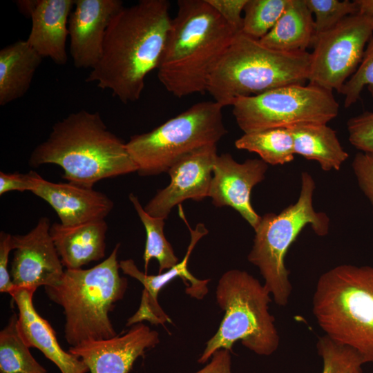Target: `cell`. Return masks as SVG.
<instances>
[{
  "mask_svg": "<svg viewBox=\"0 0 373 373\" xmlns=\"http://www.w3.org/2000/svg\"><path fill=\"white\" fill-rule=\"evenodd\" d=\"M295 154L316 161L325 171L339 170L349 157L336 132L327 124H308L289 128Z\"/></svg>",
  "mask_w": 373,
  "mask_h": 373,
  "instance_id": "obj_24",
  "label": "cell"
},
{
  "mask_svg": "<svg viewBox=\"0 0 373 373\" xmlns=\"http://www.w3.org/2000/svg\"><path fill=\"white\" fill-rule=\"evenodd\" d=\"M372 37L371 25L358 13L318 35L312 44L309 83L339 93L361 62Z\"/></svg>",
  "mask_w": 373,
  "mask_h": 373,
  "instance_id": "obj_11",
  "label": "cell"
},
{
  "mask_svg": "<svg viewBox=\"0 0 373 373\" xmlns=\"http://www.w3.org/2000/svg\"><path fill=\"white\" fill-rule=\"evenodd\" d=\"M314 19L305 0H289L273 28L259 41L278 51L300 52L312 46Z\"/></svg>",
  "mask_w": 373,
  "mask_h": 373,
  "instance_id": "obj_23",
  "label": "cell"
},
{
  "mask_svg": "<svg viewBox=\"0 0 373 373\" xmlns=\"http://www.w3.org/2000/svg\"><path fill=\"white\" fill-rule=\"evenodd\" d=\"M35 291L15 288L10 295L16 304L19 332L29 347H35L51 361L61 373H86L88 368L82 360L60 346L54 329L41 317L32 303Z\"/></svg>",
  "mask_w": 373,
  "mask_h": 373,
  "instance_id": "obj_20",
  "label": "cell"
},
{
  "mask_svg": "<svg viewBox=\"0 0 373 373\" xmlns=\"http://www.w3.org/2000/svg\"><path fill=\"white\" fill-rule=\"evenodd\" d=\"M19 10L31 17L28 44L44 58L58 65L68 60L66 50L68 19L75 0L18 1Z\"/></svg>",
  "mask_w": 373,
  "mask_h": 373,
  "instance_id": "obj_18",
  "label": "cell"
},
{
  "mask_svg": "<svg viewBox=\"0 0 373 373\" xmlns=\"http://www.w3.org/2000/svg\"><path fill=\"white\" fill-rule=\"evenodd\" d=\"M129 200L146 231V244L143 254L144 273L147 274L149 264L152 258H155L159 263L158 274L171 269L179 262V259L165 237L164 219L149 215L133 193L129 194Z\"/></svg>",
  "mask_w": 373,
  "mask_h": 373,
  "instance_id": "obj_27",
  "label": "cell"
},
{
  "mask_svg": "<svg viewBox=\"0 0 373 373\" xmlns=\"http://www.w3.org/2000/svg\"><path fill=\"white\" fill-rule=\"evenodd\" d=\"M218 156L216 145L200 148L173 165L169 184L157 191L144 207L151 216L166 219L172 209L185 200L200 201L209 197L213 169Z\"/></svg>",
  "mask_w": 373,
  "mask_h": 373,
  "instance_id": "obj_13",
  "label": "cell"
},
{
  "mask_svg": "<svg viewBox=\"0 0 373 373\" xmlns=\"http://www.w3.org/2000/svg\"><path fill=\"white\" fill-rule=\"evenodd\" d=\"M50 220L39 219L24 235H12L15 249L10 276L15 288L36 291L40 286L56 284L65 269L50 233Z\"/></svg>",
  "mask_w": 373,
  "mask_h": 373,
  "instance_id": "obj_12",
  "label": "cell"
},
{
  "mask_svg": "<svg viewBox=\"0 0 373 373\" xmlns=\"http://www.w3.org/2000/svg\"><path fill=\"white\" fill-rule=\"evenodd\" d=\"M352 373H363V371L354 372H352Z\"/></svg>",
  "mask_w": 373,
  "mask_h": 373,
  "instance_id": "obj_39",
  "label": "cell"
},
{
  "mask_svg": "<svg viewBox=\"0 0 373 373\" xmlns=\"http://www.w3.org/2000/svg\"><path fill=\"white\" fill-rule=\"evenodd\" d=\"M159 343L158 332L139 323L123 335L86 341L68 352L82 360L90 373H128L137 358Z\"/></svg>",
  "mask_w": 373,
  "mask_h": 373,
  "instance_id": "obj_15",
  "label": "cell"
},
{
  "mask_svg": "<svg viewBox=\"0 0 373 373\" xmlns=\"http://www.w3.org/2000/svg\"><path fill=\"white\" fill-rule=\"evenodd\" d=\"M350 142L361 152L373 154V112L365 111L347 122Z\"/></svg>",
  "mask_w": 373,
  "mask_h": 373,
  "instance_id": "obj_32",
  "label": "cell"
},
{
  "mask_svg": "<svg viewBox=\"0 0 373 373\" xmlns=\"http://www.w3.org/2000/svg\"><path fill=\"white\" fill-rule=\"evenodd\" d=\"M305 2L315 16L314 39L333 28L347 17L358 13L355 0H305Z\"/></svg>",
  "mask_w": 373,
  "mask_h": 373,
  "instance_id": "obj_30",
  "label": "cell"
},
{
  "mask_svg": "<svg viewBox=\"0 0 373 373\" xmlns=\"http://www.w3.org/2000/svg\"><path fill=\"white\" fill-rule=\"evenodd\" d=\"M352 166L358 186L373 207V154L356 153Z\"/></svg>",
  "mask_w": 373,
  "mask_h": 373,
  "instance_id": "obj_33",
  "label": "cell"
},
{
  "mask_svg": "<svg viewBox=\"0 0 373 373\" xmlns=\"http://www.w3.org/2000/svg\"><path fill=\"white\" fill-rule=\"evenodd\" d=\"M32 193L52 207L64 227L105 220L114 206L106 194L93 188L52 182L41 175Z\"/></svg>",
  "mask_w": 373,
  "mask_h": 373,
  "instance_id": "obj_19",
  "label": "cell"
},
{
  "mask_svg": "<svg viewBox=\"0 0 373 373\" xmlns=\"http://www.w3.org/2000/svg\"><path fill=\"white\" fill-rule=\"evenodd\" d=\"M107 230L105 220H99L72 227L53 223L50 233L63 266L76 269L105 257Z\"/></svg>",
  "mask_w": 373,
  "mask_h": 373,
  "instance_id": "obj_21",
  "label": "cell"
},
{
  "mask_svg": "<svg viewBox=\"0 0 373 373\" xmlns=\"http://www.w3.org/2000/svg\"><path fill=\"white\" fill-rule=\"evenodd\" d=\"M222 19L237 32L242 27L245 6L247 0H207Z\"/></svg>",
  "mask_w": 373,
  "mask_h": 373,
  "instance_id": "obj_34",
  "label": "cell"
},
{
  "mask_svg": "<svg viewBox=\"0 0 373 373\" xmlns=\"http://www.w3.org/2000/svg\"><path fill=\"white\" fill-rule=\"evenodd\" d=\"M222 108L214 100L200 102L151 131L131 136L126 146L138 174L167 173L188 154L216 145L227 133Z\"/></svg>",
  "mask_w": 373,
  "mask_h": 373,
  "instance_id": "obj_9",
  "label": "cell"
},
{
  "mask_svg": "<svg viewBox=\"0 0 373 373\" xmlns=\"http://www.w3.org/2000/svg\"><path fill=\"white\" fill-rule=\"evenodd\" d=\"M310 61L311 53L307 50H275L238 32L213 69L207 92L224 107L232 106L240 97L285 86L305 85Z\"/></svg>",
  "mask_w": 373,
  "mask_h": 373,
  "instance_id": "obj_5",
  "label": "cell"
},
{
  "mask_svg": "<svg viewBox=\"0 0 373 373\" xmlns=\"http://www.w3.org/2000/svg\"><path fill=\"white\" fill-rule=\"evenodd\" d=\"M12 235L0 233V292L10 294L15 287L8 271L9 254L14 250Z\"/></svg>",
  "mask_w": 373,
  "mask_h": 373,
  "instance_id": "obj_36",
  "label": "cell"
},
{
  "mask_svg": "<svg viewBox=\"0 0 373 373\" xmlns=\"http://www.w3.org/2000/svg\"><path fill=\"white\" fill-rule=\"evenodd\" d=\"M40 175L30 171L27 173L0 172V195L17 191L32 192Z\"/></svg>",
  "mask_w": 373,
  "mask_h": 373,
  "instance_id": "obj_35",
  "label": "cell"
},
{
  "mask_svg": "<svg viewBox=\"0 0 373 373\" xmlns=\"http://www.w3.org/2000/svg\"><path fill=\"white\" fill-rule=\"evenodd\" d=\"M186 223L191 233V242L183 260L171 269L157 275H148L141 271L132 259L122 260L119 262V269L122 272L139 280L143 285L141 302L138 310L151 324L164 326L166 322L171 323V318L163 311L157 300L160 291L169 282L177 277H180L191 283L190 289L186 292L196 298H202L207 292L208 280H200L195 278L188 270L189 258L198 241L207 234L208 230L204 224H198L195 229H191L186 221L183 211L179 213Z\"/></svg>",
  "mask_w": 373,
  "mask_h": 373,
  "instance_id": "obj_17",
  "label": "cell"
},
{
  "mask_svg": "<svg viewBox=\"0 0 373 373\" xmlns=\"http://www.w3.org/2000/svg\"><path fill=\"white\" fill-rule=\"evenodd\" d=\"M238 149L257 153L267 164L283 165L294 158L289 128H275L244 133L235 141Z\"/></svg>",
  "mask_w": 373,
  "mask_h": 373,
  "instance_id": "obj_25",
  "label": "cell"
},
{
  "mask_svg": "<svg viewBox=\"0 0 373 373\" xmlns=\"http://www.w3.org/2000/svg\"><path fill=\"white\" fill-rule=\"evenodd\" d=\"M216 298L224 315L217 332L206 343L198 363H206L218 350L231 351L238 341L260 356L277 350L280 337L269 312L270 293L265 285L245 271L228 270L218 280Z\"/></svg>",
  "mask_w": 373,
  "mask_h": 373,
  "instance_id": "obj_7",
  "label": "cell"
},
{
  "mask_svg": "<svg viewBox=\"0 0 373 373\" xmlns=\"http://www.w3.org/2000/svg\"><path fill=\"white\" fill-rule=\"evenodd\" d=\"M315 181L307 172L301 174V188L297 201L279 213L261 216L254 229L255 236L248 260L257 267L265 286L279 306L288 304L292 286L285 258L289 248L308 224L319 236L329 231V219L313 207Z\"/></svg>",
  "mask_w": 373,
  "mask_h": 373,
  "instance_id": "obj_8",
  "label": "cell"
},
{
  "mask_svg": "<svg viewBox=\"0 0 373 373\" xmlns=\"http://www.w3.org/2000/svg\"><path fill=\"white\" fill-rule=\"evenodd\" d=\"M123 7L120 0H75L68 28L76 68L92 70L98 64L108 25Z\"/></svg>",
  "mask_w": 373,
  "mask_h": 373,
  "instance_id": "obj_16",
  "label": "cell"
},
{
  "mask_svg": "<svg viewBox=\"0 0 373 373\" xmlns=\"http://www.w3.org/2000/svg\"><path fill=\"white\" fill-rule=\"evenodd\" d=\"M166 0L123 7L106 30L98 64L86 79L108 89L124 104L138 100L147 75L157 69L172 18Z\"/></svg>",
  "mask_w": 373,
  "mask_h": 373,
  "instance_id": "obj_1",
  "label": "cell"
},
{
  "mask_svg": "<svg viewBox=\"0 0 373 373\" xmlns=\"http://www.w3.org/2000/svg\"><path fill=\"white\" fill-rule=\"evenodd\" d=\"M25 343L14 312L0 332V373H46Z\"/></svg>",
  "mask_w": 373,
  "mask_h": 373,
  "instance_id": "obj_26",
  "label": "cell"
},
{
  "mask_svg": "<svg viewBox=\"0 0 373 373\" xmlns=\"http://www.w3.org/2000/svg\"><path fill=\"white\" fill-rule=\"evenodd\" d=\"M358 6V14L365 17L373 30V0H355Z\"/></svg>",
  "mask_w": 373,
  "mask_h": 373,
  "instance_id": "obj_38",
  "label": "cell"
},
{
  "mask_svg": "<svg viewBox=\"0 0 373 373\" xmlns=\"http://www.w3.org/2000/svg\"><path fill=\"white\" fill-rule=\"evenodd\" d=\"M157 68L168 92L181 98L207 90L209 77L237 32L207 0H179Z\"/></svg>",
  "mask_w": 373,
  "mask_h": 373,
  "instance_id": "obj_2",
  "label": "cell"
},
{
  "mask_svg": "<svg viewBox=\"0 0 373 373\" xmlns=\"http://www.w3.org/2000/svg\"><path fill=\"white\" fill-rule=\"evenodd\" d=\"M312 311L325 335L373 363V266L343 264L323 273Z\"/></svg>",
  "mask_w": 373,
  "mask_h": 373,
  "instance_id": "obj_6",
  "label": "cell"
},
{
  "mask_svg": "<svg viewBox=\"0 0 373 373\" xmlns=\"http://www.w3.org/2000/svg\"><path fill=\"white\" fill-rule=\"evenodd\" d=\"M119 247L117 243L107 258L91 268L66 269L56 284L44 287L48 297L63 308L64 337L71 347L117 335L109 313L128 287L119 272Z\"/></svg>",
  "mask_w": 373,
  "mask_h": 373,
  "instance_id": "obj_4",
  "label": "cell"
},
{
  "mask_svg": "<svg viewBox=\"0 0 373 373\" xmlns=\"http://www.w3.org/2000/svg\"><path fill=\"white\" fill-rule=\"evenodd\" d=\"M268 164L261 159L236 162L229 153L218 155L213 169L209 197L216 207L228 206L255 229L261 216L251 203L252 189L264 180Z\"/></svg>",
  "mask_w": 373,
  "mask_h": 373,
  "instance_id": "obj_14",
  "label": "cell"
},
{
  "mask_svg": "<svg viewBox=\"0 0 373 373\" xmlns=\"http://www.w3.org/2000/svg\"><path fill=\"white\" fill-rule=\"evenodd\" d=\"M231 352L227 349L218 350L207 365L194 373H232Z\"/></svg>",
  "mask_w": 373,
  "mask_h": 373,
  "instance_id": "obj_37",
  "label": "cell"
},
{
  "mask_svg": "<svg viewBox=\"0 0 373 373\" xmlns=\"http://www.w3.org/2000/svg\"><path fill=\"white\" fill-rule=\"evenodd\" d=\"M317 350L323 361L321 373H352L363 371L365 363L354 349L340 345L326 335L318 338Z\"/></svg>",
  "mask_w": 373,
  "mask_h": 373,
  "instance_id": "obj_29",
  "label": "cell"
},
{
  "mask_svg": "<svg viewBox=\"0 0 373 373\" xmlns=\"http://www.w3.org/2000/svg\"><path fill=\"white\" fill-rule=\"evenodd\" d=\"M288 2L289 0H247L240 32L260 40L275 26Z\"/></svg>",
  "mask_w": 373,
  "mask_h": 373,
  "instance_id": "obj_28",
  "label": "cell"
},
{
  "mask_svg": "<svg viewBox=\"0 0 373 373\" xmlns=\"http://www.w3.org/2000/svg\"><path fill=\"white\" fill-rule=\"evenodd\" d=\"M29 164L59 166L68 182L93 188L104 179L137 171L126 146L98 112L81 110L55 123L48 138L32 151Z\"/></svg>",
  "mask_w": 373,
  "mask_h": 373,
  "instance_id": "obj_3",
  "label": "cell"
},
{
  "mask_svg": "<svg viewBox=\"0 0 373 373\" xmlns=\"http://www.w3.org/2000/svg\"><path fill=\"white\" fill-rule=\"evenodd\" d=\"M43 57L27 40H18L0 50V105L23 97L29 89Z\"/></svg>",
  "mask_w": 373,
  "mask_h": 373,
  "instance_id": "obj_22",
  "label": "cell"
},
{
  "mask_svg": "<svg viewBox=\"0 0 373 373\" xmlns=\"http://www.w3.org/2000/svg\"><path fill=\"white\" fill-rule=\"evenodd\" d=\"M365 87H367L373 99V37L365 48L357 69L339 92L345 96V108H349L359 99Z\"/></svg>",
  "mask_w": 373,
  "mask_h": 373,
  "instance_id": "obj_31",
  "label": "cell"
},
{
  "mask_svg": "<svg viewBox=\"0 0 373 373\" xmlns=\"http://www.w3.org/2000/svg\"><path fill=\"white\" fill-rule=\"evenodd\" d=\"M233 115L244 133L275 128L327 124L339 105L332 91L316 84L289 85L238 98Z\"/></svg>",
  "mask_w": 373,
  "mask_h": 373,
  "instance_id": "obj_10",
  "label": "cell"
}]
</instances>
